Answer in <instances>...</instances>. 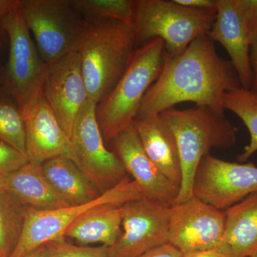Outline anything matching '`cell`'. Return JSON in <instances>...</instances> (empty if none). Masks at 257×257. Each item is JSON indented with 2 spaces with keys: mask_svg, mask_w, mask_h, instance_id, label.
Wrapping results in <instances>:
<instances>
[{
  "mask_svg": "<svg viewBox=\"0 0 257 257\" xmlns=\"http://www.w3.org/2000/svg\"><path fill=\"white\" fill-rule=\"evenodd\" d=\"M171 206L142 198L122 206V233L109 257H138L169 243Z\"/></svg>",
  "mask_w": 257,
  "mask_h": 257,
  "instance_id": "11",
  "label": "cell"
},
{
  "mask_svg": "<svg viewBox=\"0 0 257 257\" xmlns=\"http://www.w3.org/2000/svg\"><path fill=\"white\" fill-rule=\"evenodd\" d=\"M137 0H72L87 23L119 21L133 25Z\"/></svg>",
  "mask_w": 257,
  "mask_h": 257,
  "instance_id": "25",
  "label": "cell"
},
{
  "mask_svg": "<svg viewBox=\"0 0 257 257\" xmlns=\"http://www.w3.org/2000/svg\"><path fill=\"white\" fill-rule=\"evenodd\" d=\"M96 103L89 99L74 123L71 143L74 163L101 194L128 177L119 159L109 151L96 116Z\"/></svg>",
  "mask_w": 257,
  "mask_h": 257,
  "instance_id": "9",
  "label": "cell"
},
{
  "mask_svg": "<svg viewBox=\"0 0 257 257\" xmlns=\"http://www.w3.org/2000/svg\"><path fill=\"white\" fill-rule=\"evenodd\" d=\"M0 189H5V178L2 176H0Z\"/></svg>",
  "mask_w": 257,
  "mask_h": 257,
  "instance_id": "37",
  "label": "cell"
},
{
  "mask_svg": "<svg viewBox=\"0 0 257 257\" xmlns=\"http://www.w3.org/2000/svg\"><path fill=\"white\" fill-rule=\"evenodd\" d=\"M28 157L0 140V176L10 175L28 163Z\"/></svg>",
  "mask_w": 257,
  "mask_h": 257,
  "instance_id": "27",
  "label": "cell"
},
{
  "mask_svg": "<svg viewBox=\"0 0 257 257\" xmlns=\"http://www.w3.org/2000/svg\"><path fill=\"white\" fill-rule=\"evenodd\" d=\"M221 247L237 257L257 252V192L224 211Z\"/></svg>",
  "mask_w": 257,
  "mask_h": 257,
  "instance_id": "18",
  "label": "cell"
},
{
  "mask_svg": "<svg viewBox=\"0 0 257 257\" xmlns=\"http://www.w3.org/2000/svg\"><path fill=\"white\" fill-rule=\"evenodd\" d=\"M42 94L71 139L77 116L89 100L77 51L47 64Z\"/></svg>",
  "mask_w": 257,
  "mask_h": 257,
  "instance_id": "13",
  "label": "cell"
},
{
  "mask_svg": "<svg viewBox=\"0 0 257 257\" xmlns=\"http://www.w3.org/2000/svg\"><path fill=\"white\" fill-rule=\"evenodd\" d=\"M111 143L128 175L133 177L143 197L172 206L179 189L169 180L147 156L133 124L118 134Z\"/></svg>",
  "mask_w": 257,
  "mask_h": 257,
  "instance_id": "14",
  "label": "cell"
},
{
  "mask_svg": "<svg viewBox=\"0 0 257 257\" xmlns=\"http://www.w3.org/2000/svg\"><path fill=\"white\" fill-rule=\"evenodd\" d=\"M0 257H3V256L1 255V253H0Z\"/></svg>",
  "mask_w": 257,
  "mask_h": 257,
  "instance_id": "39",
  "label": "cell"
},
{
  "mask_svg": "<svg viewBox=\"0 0 257 257\" xmlns=\"http://www.w3.org/2000/svg\"><path fill=\"white\" fill-rule=\"evenodd\" d=\"M240 87L231 61L218 55L214 42L204 35L178 55L165 56L161 73L145 94L137 116L160 114L186 101L225 113L223 96Z\"/></svg>",
  "mask_w": 257,
  "mask_h": 257,
  "instance_id": "1",
  "label": "cell"
},
{
  "mask_svg": "<svg viewBox=\"0 0 257 257\" xmlns=\"http://www.w3.org/2000/svg\"><path fill=\"white\" fill-rule=\"evenodd\" d=\"M123 205L106 204L88 211L69 226L64 237L84 245L112 246L122 233Z\"/></svg>",
  "mask_w": 257,
  "mask_h": 257,
  "instance_id": "20",
  "label": "cell"
},
{
  "mask_svg": "<svg viewBox=\"0 0 257 257\" xmlns=\"http://www.w3.org/2000/svg\"><path fill=\"white\" fill-rule=\"evenodd\" d=\"M182 253L170 243L162 245L138 257H182Z\"/></svg>",
  "mask_w": 257,
  "mask_h": 257,
  "instance_id": "29",
  "label": "cell"
},
{
  "mask_svg": "<svg viewBox=\"0 0 257 257\" xmlns=\"http://www.w3.org/2000/svg\"><path fill=\"white\" fill-rule=\"evenodd\" d=\"M25 257H48L47 256L46 245H42V246L35 249V251L29 253L28 256Z\"/></svg>",
  "mask_w": 257,
  "mask_h": 257,
  "instance_id": "35",
  "label": "cell"
},
{
  "mask_svg": "<svg viewBox=\"0 0 257 257\" xmlns=\"http://www.w3.org/2000/svg\"><path fill=\"white\" fill-rule=\"evenodd\" d=\"M18 5L45 63L77 50L88 23L72 0H18Z\"/></svg>",
  "mask_w": 257,
  "mask_h": 257,
  "instance_id": "6",
  "label": "cell"
},
{
  "mask_svg": "<svg viewBox=\"0 0 257 257\" xmlns=\"http://www.w3.org/2000/svg\"><path fill=\"white\" fill-rule=\"evenodd\" d=\"M0 140L26 155V130L18 101L3 85L0 87Z\"/></svg>",
  "mask_w": 257,
  "mask_h": 257,
  "instance_id": "24",
  "label": "cell"
},
{
  "mask_svg": "<svg viewBox=\"0 0 257 257\" xmlns=\"http://www.w3.org/2000/svg\"><path fill=\"white\" fill-rule=\"evenodd\" d=\"M5 84V67H0V87Z\"/></svg>",
  "mask_w": 257,
  "mask_h": 257,
  "instance_id": "36",
  "label": "cell"
},
{
  "mask_svg": "<svg viewBox=\"0 0 257 257\" xmlns=\"http://www.w3.org/2000/svg\"><path fill=\"white\" fill-rule=\"evenodd\" d=\"M222 104L225 110L234 113L243 121L249 133V144L237 157L243 163L257 152V94L251 89L238 88L224 94Z\"/></svg>",
  "mask_w": 257,
  "mask_h": 257,
  "instance_id": "23",
  "label": "cell"
},
{
  "mask_svg": "<svg viewBox=\"0 0 257 257\" xmlns=\"http://www.w3.org/2000/svg\"><path fill=\"white\" fill-rule=\"evenodd\" d=\"M145 152L159 170L180 189L182 170L173 134L160 114L137 116L133 123Z\"/></svg>",
  "mask_w": 257,
  "mask_h": 257,
  "instance_id": "17",
  "label": "cell"
},
{
  "mask_svg": "<svg viewBox=\"0 0 257 257\" xmlns=\"http://www.w3.org/2000/svg\"><path fill=\"white\" fill-rule=\"evenodd\" d=\"M250 45L257 41V0H237Z\"/></svg>",
  "mask_w": 257,
  "mask_h": 257,
  "instance_id": "28",
  "label": "cell"
},
{
  "mask_svg": "<svg viewBox=\"0 0 257 257\" xmlns=\"http://www.w3.org/2000/svg\"><path fill=\"white\" fill-rule=\"evenodd\" d=\"M18 4V0H0V21Z\"/></svg>",
  "mask_w": 257,
  "mask_h": 257,
  "instance_id": "34",
  "label": "cell"
},
{
  "mask_svg": "<svg viewBox=\"0 0 257 257\" xmlns=\"http://www.w3.org/2000/svg\"><path fill=\"white\" fill-rule=\"evenodd\" d=\"M165 60L162 39H153L136 49L119 82L96 104V119L105 143H110L133 124L145 94L161 73Z\"/></svg>",
  "mask_w": 257,
  "mask_h": 257,
  "instance_id": "4",
  "label": "cell"
},
{
  "mask_svg": "<svg viewBox=\"0 0 257 257\" xmlns=\"http://www.w3.org/2000/svg\"><path fill=\"white\" fill-rule=\"evenodd\" d=\"M250 60L253 72L252 85L251 90L257 94V41L251 45L250 50Z\"/></svg>",
  "mask_w": 257,
  "mask_h": 257,
  "instance_id": "33",
  "label": "cell"
},
{
  "mask_svg": "<svg viewBox=\"0 0 257 257\" xmlns=\"http://www.w3.org/2000/svg\"><path fill=\"white\" fill-rule=\"evenodd\" d=\"M216 10H197L166 0H137L133 23L137 48L155 38L165 43L166 57L178 55L207 35Z\"/></svg>",
  "mask_w": 257,
  "mask_h": 257,
  "instance_id": "5",
  "label": "cell"
},
{
  "mask_svg": "<svg viewBox=\"0 0 257 257\" xmlns=\"http://www.w3.org/2000/svg\"><path fill=\"white\" fill-rule=\"evenodd\" d=\"M29 162L42 165L56 157L74 162L70 139L64 133L43 94L23 112Z\"/></svg>",
  "mask_w": 257,
  "mask_h": 257,
  "instance_id": "15",
  "label": "cell"
},
{
  "mask_svg": "<svg viewBox=\"0 0 257 257\" xmlns=\"http://www.w3.org/2000/svg\"><path fill=\"white\" fill-rule=\"evenodd\" d=\"M251 257H257V252L255 253L254 254H253V256H251Z\"/></svg>",
  "mask_w": 257,
  "mask_h": 257,
  "instance_id": "38",
  "label": "cell"
},
{
  "mask_svg": "<svg viewBox=\"0 0 257 257\" xmlns=\"http://www.w3.org/2000/svg\"><path fill=\"white\" fill-rule=\"evenodd\" d=\"M142 198L145 197L138 185L127 177L114 188L87 204L50 210L28 207L23 233L9 257H25L47 242L64 239V233L69 226L94 208L106 204L123 205Z\"/></svg>",
  "mask_w": 257,
  "mask_h": 257,
  "instance_id": "7",
  "label": "cell"
},
{
  "mask_svg": "<svg viewBox=\"0 0 257 257\" xmlns=\"http://www.w3.org/2000/svg\"><path fill=\"white\" fill-rule=\"evenodd\" d=\"M208 36L214 42H219L227 52L241 87L251 89L253 80L251 45L237 0H217L215 20Z\"/></svg>",
  "mask_w": 257,
  "mask_h": 257,
  "instance_id": "16",
  "label": "cell"
},
{
  "mask_svg": "<svg viewBox=\"0 0 257 257\" xmlns=\"http://www.w3.org/2000/svg\"><path fill=\"white\" fill-rule=\"evenodd\" d=\"M182 257H237L232 253L228 252L224 248L219 247L205 251H194L182 253Z\"/></svg>",
  "mask_w": 257,
  "mask_h": 257,
  "instance_id": "32",
  "label": "cell"
},
{
  "mask_svg": "<svg viewBox=\"0 0 257 257\" xmlns=\"http://www.w3.org/2000/svg\"><path fill=\"white\" fill-rule=\"evenodd\" d=\"M173 134L178 150L182 184L175 204L193 197L194 176L203 157L212 149L234 146L239 128L209 106H195L186 109H167L160 114Z\"/></svg>",
  "mask_w": 257,
  "mask_h": 257,
  "instance_id": "2",
  "label": "cell"
},
{
  "mask_svg": "<svg viewBox=\"0 0 257 257\" xmlns=\"http://www.w3.org/2000/svg\"><path fill=\"white\" fill-rule=\"evenodd\" d=\"M28 207L6 189H0V253L9 257L18 244Z\"/></svg>",
  "mask_w": 257,
  "mask_h": 257,
  "instance_id": "22",
  "label": "cell"
},
{
  "mask_svg": "<svg viewBox=\"0 0 257 257\" xmlns=\"http://www.w3.org/2000/svg\"><path fill=\"white\" fill-rule=\"evenodd\" d=\"M224 211L195 197L170 207L169 243L182 253L221 247Z\"/></svg>",
  "mask_w": 257,
  "mask_h": 257,
  "instance_id": "12",
  "label": "cell"
},
{
  "mask_svg": "<svg viewBox=\"0 0 257 257\" xmlns=\"http://www.w3.org/2000/svg\"><path fill=\"white\" fill-rule=\"evenodd\" d=\"M9 52V37L0 21V67H5Z\"/></svg>",
  "mask_w": 257,
  "mask_h": 257,
  "instance_id": "31",
  "label": "cell"
},
{
  "mask_svg": "<svg viewBox=\"0 0 257 257\" xmlns=\"http://www.w3.org/2000/svg\"><path fill=\"white\" fill-rule=\"evenodd\" d=\"M2 22L9 37L4 85L16 98L23 113L42 95L47 64L24 21L18 0Z\"/></svg>",
  "mask_w": 257,
  "mask_h": 257,
  "instance_id": "8",
  "label": "cell"
},
{
  "mask_svg": "<svg viewBox=\"0 0 257 257\" xmlns=\"http://www.w3.org/2000/svg\"><path fill=\"white\" fill-rule=\"evenodd\" d=\"M256 192L254 164L227 162L211 154L199 162L193 182V197L221 211Z\"/></svg>",
  "mask_w": 257,
  "mask_h": 257,
  "instance_id": "10",
  "label": "cell"
},
{
  "mask_svg": "<svg viewBox=\"0 0 257 257\" xmlns=\"http://www.w3.org/2000/svg\"><path fill=\"white\" fill-rule=\"evenodd\" d=\"M4 178L5 189L13 193L27 207L50 210L69 206L51 186L44 174L42 165L28 162Z\"/></svg>",
  "mask_w": 257,
  "mask_h": 257,
  "instance_id": "19",
  "label": "cell"
},
{
  "mask_svg": "<svg viewBox=\"0 0 257 257\" xmlns=\"http://www.w3.org/2000/svg\"><path fill=\"white\" fill-rule=\"evenodd\" d=\"M177 4L197 10H216L217 0H174Z\"/></svg>",
  "mask_w": 257,
  "mask_h": 257,
  "instance_id": "30",
  "label": "cell"
},
{
  "mask_svg": "<svg viewBox=\"0 0 257 257\" xmlns=\"http://www.w3.org/2000/svg\"><path fill=\"white\" fill-rule=\"evenodd\" d=\"M42 169L51 186L69 206L87 204L102 194L68 158L60 157L47 161L42 164Z\"/></svg>",
  "mask_w": 257,
  "mask_h": 257,
  "instance_id": "21",
  "label": "cell"
},
{
  "mask_svg": "<svg viewBox=\"0 0 257 257\" xmlns=\"http://www.w3.org/2000/svg\"><path fill=\"white\" fill-rule=\"evenodd\" d=\"M48 257H109L108 246L96 247L78 246L67 242L64 239L45 243Z\"/></svg>",
  "mask_w": 257,
  "mask_h": 257,
  "instance_id": "26",
  "label": "cell"
},
{
  "mask_svg": "<svg viewBox=\"0 0 257 257\" xmlns=\"http://www.w3.org/2000/svg\"><path fill=\"white\" fill-rule=\"evenodd\" d=\"M136 49L133 25L113 20L88 23L77 51L89 99L98 104L111 92Z\"/></svg>",
  "mask_w": 257,
  "mask_h": 257,
  "instance_id": "3",
  "label": "cell"
}]
</instances>
